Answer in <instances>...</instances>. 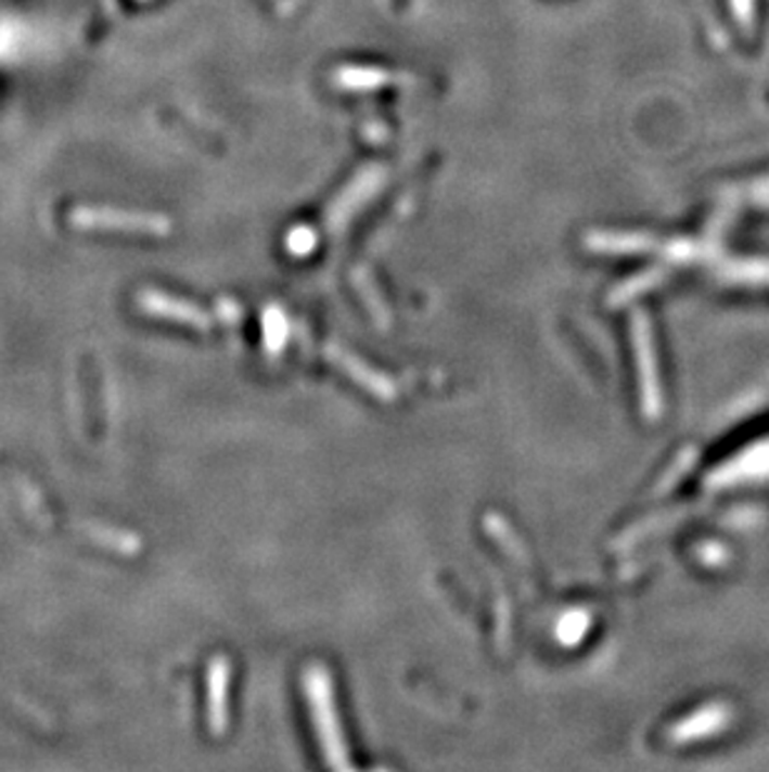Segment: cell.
I'll use <instances>...</instances> for the list:
<instances>
[{
  "mask_svg": "<svg viewBox=\"0 0 769 772\" xmlns=\"http://www.w3.org/2000/svg\"><path fill=\"white\" fill-rule=\"evenodd\" d=\"M305 697H308L312 725H316L318 741L322 747V758L335 770H353V762L347 758V745L343 741L341 720H337L335 693L330 672L322 665H312L303 676Z\"/></svg>",
  "mask_w": 769,
  "mask_h": 772,
  "instance_id": "6da1fadb",
  "label": "cell"
},
{
  "mask_svg": "<svg viewBox=\"0 0 769 772\" xmlns=\"http://www.w3.org/2000/svg\"><path fill=\"white\" fill-rule=\"evenodd\" d=\"M385 180H387V168L383 166L362 168L358 176L345 185V191L330 203V208L325 213V226L330 233H337V230L350 223L355 213L375 198L380 188L385 185Z\"/></svg>",
  "mask_w": 769,
  "mask_h": 772,
  "instance_id": "7a4b0ae2",
  "label": "cell"
},
{
  "mask_svg": "<svg viewBox=\"0 0 769 772\" xmlns=\"http://www.w3.org/2000/svg\"><path fill=\"white\" fill-rule=\"evenodd\" d=\"M325 356L330 363H333L335 368H341V371L350 377V381L358 383L360 388H366L370 396H375L383 402H393L395 398H398V385H395L390 377L375 371V368H370L368 363H362L360 358H355L353 352H347L345 348H341V345L330 343L325 348Z\"/></svg>",
  "mask_w": 769,
  "mask_h": 772,
  "instance_id": "3957f363",
  "label": "cell"
},
{
  "mask_svg": "<svg viewBox=\"0 0 769 772\" xmlns=\"http://www.w3.org/2000/svg\"><path fill=\"white\" fill-rule=\"evenodd\" d=\"M78 226L88 228H118L143 235H168L170 223L161 216H145V213H123V210H78Z\"/></svg>",
  "mask_w": 769,
  "mask_h": 772,
  "instance_id": "277c9868",
  "label": "cell"
},
{
  "mask_svg": "<svg viewBox=\"0 0 769 772\" xmlns=\"http://www.w3.org/2000/svg\"><path fill=\"white\" fill-rule=\"evenodd\" d=\"M138 303L148 316L172 320V323H180V325H190V327H195V331H208L213 323L210 316L197 306H193V303L170 298V295H163L155 291H148L140 295Z\"/></svg>",
  "mask_w": 769,
  "mask_h": 772,
  "instance_id": "5b68a950",
  "label": "cell"
},
{
  "mask_svg": "<svg viewBox=\"0 0 769 772\" xmlns=\"http://www.w3.org/2000/svg\"><path fill=\"white\" fill-rule=\"evenodd\" d=\"M228 690H230V662L215 658L208 670V722L213 735L228 730Z\"/></svg>",
  "mask_w": 769,
  "mask_h": 772,
  "instance_id": "8992f818",
  "label": "cell"
},
{
  "mask_svg": "<svg viewBox=\"0 0 769 772\" xmlns=\"http://www.w3.org/2000/svg\"><path fill=\"white\" fill-rule=\"evenodd\" d=\"M408 76L387 70V68H372V65H343L333 73V83L345 90H377L393 83H405Z\"/></svg>",
  "mask_w": 769,
  "mask_h": 772,
  "instance_id": "52a82bcc",
  "label": "cell"
},
{
  "mask_svg": "<svg viewBox=\"0 0 769 772\" xmlns=\"http://www.w3.org/2000/svg\"><path fill=\"white\" fill-rule=\"evenodd\" d=\"M353 283H355V287H358L360 298H362V303H366V308L370 310L372 320H375L377 325L390 323V310H387V303L383 300V295H380L377 285L372 283V278H370L368 270H362V268L355 270Z\"/></svg>",
  "mask_w": 769,
  "mask_h": 772,
  "instance_id": "ba28073f",
  "label": "cell"
},
{
  "mask_svg": "<svg viewBox=\"0 0 769 772\" xmlns=\"http://www.w3.org/2000/svg\"><path fill=\"white\" fill-rule=\"evenodd\" d=\"M485 528L487 532H490V538L498 543L504 553H508L512 561L520 563V565H525L527 563V550L523 548V543H520V538L512 532V528L508 523L502 520L500 515H495L490 513L485 517Z\"/></svg>",
  "mask_w": 769,
  "mask_h": 772,
  "instance_id": "9c48e42d",
  "label": "cell"
},
{
  "mask_svg": "<svg viewBox=\"0 0 769 772\" xmlns=\"http://www.w3.org/2000/svg\"><path fill=\"white\" fill-rule=\"evenodd\" d=\"M262 340L268 345V352H280L287 340V318L278 306L262 310Z\"/></svg>",
  "mask_w": 769,
  "mask_h": 772,
  "instance_id": "30bf717a",
  "label": "cell"
},
{
  "mask_svg": "<svg viewBox=\"0 0 769 772\" xmlns=\"http://www.w3.org/2000/svg\"><path fill=\"white\" fill-rule=\"evenodd\" d=\"M585 628H587V615L585 613H580V610L567 613L565 618L557 622V640H560V643H565V645H575L577 640L582 638Z\"/></svg>",
  "mask_w": 769,
  "mask_h": 772,
  "instance_id": "8fae6325",
  "label": "cell"
},
{
  "mask_svg": "<svg viewBox=\"0 0 769 772\" xmlns=\"http://www.w3.org/2000/svg\"><path fill=\"white\" fill-rule=\"evenodd\" d=\"M316 245H318V235L316 230L310 228H293V233L287 235V250L297 258L310 256V253L316 250Z\"/></svg>",
  "mask_w": 769,
  "mask_h": 772,
  "instance_id": "7c38bea8",
  "label": "cell"
},
{
  "mask_svg": "<svg viewBox=\"0 0 769 772\" xmlns=\"http://www.w3.org/2000/svg\"><path fill=\"white\" fill-rule=\"evenodd\" d=\"M218 316H220V320H226V323L233 325L240 318H243V310H240L235 300L226 298V300H218Z\"/></svg>",
  "mask_w": 769,
  "mask_h": 772,
  "instance_id": "4fadbf2b",
  "label": "cell"
},
{
  "mask_svg": "<svg viewBox=\"0 0 769 772\" xmlns=\"http://www.w3.org/2000/svg\"><path fill=\"white\" fill-rule=\"evenodd\" d=\"M732 3H734V11H738V15H740V21L747 23V26H749V18H752V0H732Z\"/></svg>",
  "mask_w": 769,
  "mask_h": 772,
  "instance_id": "5bb4252c",
  "label": "cell"
}]
</instances>
